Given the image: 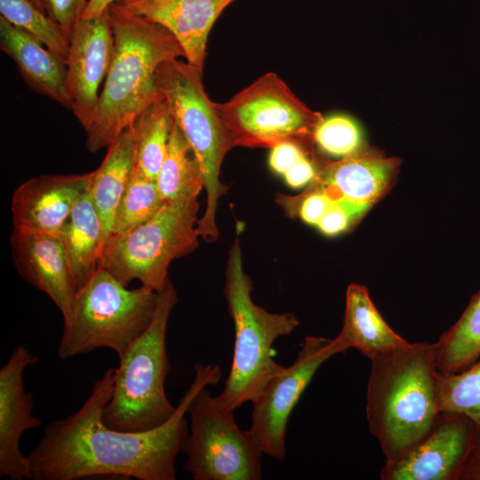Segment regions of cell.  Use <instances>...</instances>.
I'll use <instances>...</instances> for the list:
<instances>
[{
	"instance_id": "cell-1",
	"label": "cell",
	"mask_w": 480,
	"mask_h": 480,
	"mask_svg": "<svg viewBox=\"0 0 480 480\" xmlns=\"http://www.w3.org/2000/svg\"><path fill=\"white\" fill-rule=\"evenodd\" d=\"M194 372L190 387L166 422L150 430L128 432L108 428L102 419L115 381V368H108L93 383L77 412L46 426L38 444L27 456L31 479L174 480L175 459L188 436V407L202 388L215 386L221 377L215 364H196Z\"/></svg>"
},
{
	"instance_id": "cell-2",
	"label": "cell",
	"mask_w": 480,
	"mask_h": 480,
	"mask_svg": "<svg viewBox=\"0 0 480 480\" xmlns=\"http://www.w3.org/2000/svg\"><path fill=\"white\" fill-rule=\"evenodd\" d=\"M108 10L114 52L95 112L84 129L91 153L108 148L142 110L163 97L156 80L157 68L185 57L179 42L163 26L116 2Z\"/></svg>"
},
{
	"instance_id": "cell-3",
	"label": "cell",
	"mask_w": 480,
	"mask_h": 480,
	"mask_svg": "<svg viewBox=\"0 0 480 480\" xmlns=\"http://www.w3.org/2000/svg\"><path fill=\"white\" fill-rule=\"evenodd\" d=\"M437 344L406 345L371 358L366 417L386 462H396L433 430L439 415Z\"/></svg>"
},
{
	"instance_id": "cell-4",
	"label": "cell",
	"mask_w": 480,
	"mask_h": 480,
	"mask_svg": "<svg viewBox=\"0 0 480 480\" xmlns=\"http://www.w3.org/2000/svg\"><path fill=\"white\" fill-rule=\"evenodd\" d=\"M252 281L243 268L238 239L232 244L225 272L224 294L235 327L232 365L217 404L235 411L252 402L285 367L272 357V346L290 335L299 321L290 312L270 313L252 300Z\"/></svg>"
},
{
	"instance_id": "cell-5",
	"label": "cell",
	"mask_w": 480,
	"mask_h": 480,
	"mask_svg": "<svg viewBox=\"0 0 480 480\" xmlns=\"http://www.w3.org/2000/svg\"><path fill=\"white\" fill-rule=\"evenodd\" d=\"M177 300L176 289L168 279L158 292L151 324L119 358L112 395L102 414L108 428L147 431L166 422L176 411L165 394L164 381L171 368L166 332Z\"/></svg>"
},
{
	"instance_id": "cell-6",
	"label": "cell",
	"mask_w": 480,
	"mask_h": 480,
	"mask_svg": "<svg viewBox=\"0 0 480 480\" xmlns=\"http://www.w3.org/2000/svg\"><path fill=\"white\" fill-rule=\"evenodd\" d=\"M158 292L141 285L127 289L99 267L75 295L64 323L57 355L65 360L107 348L118 358L148 329L156 313Z\"/></svg>"
},
{
	"instance_id": "cell-7",
	"label": "cell",
	"mask_w": 480,
	"mask_h": 480,
	"mask_svg": "<svg viewBox=\"0 0 480 480\" xmlns=\"http://www.w3.org/2000/svg\"><path fill=\"white\" fill-rule=\"evenodd\" d=\"M202 76L203 73L179 59L163 62L156 73L158 90L201 166L206 206L198 219L197 229L200 237L211 243L219 236L218 202L228 189L220 180V166L226 154L235 146L215 102L205 92Z\"/></svg>"
},
{
	"instance_id": "cell-8",
	"label": "cell",
	"mask_w": 480,
	"mask_h": 480,
	"mask_svg": "<svg viewBox=\"0 0 480 480\" xmlns=\"http://www.w3.org/2000/svg\"><path fill=\"white\" fill-rule=\"evenodd\" d=\"M197 198L165 204L150 220L103 244L99 267L127 286L133 280L160 292L168 281L171 262L198 246Z\"/></svg>"
},
{
	"instance_id": "cell-9",
	"label": "cell",
	"mask_w": 480,
	"mask_h": 480,
	"mask_svg": "<svg viewBox=\"0 0 480 480\" xmlns=\"http://www.w3.org/2000/svg\"><path fill=\"white\" fill-rule=\"evenodd\" d=\"M215 106L235 147L272 148L292 142L314 153V134L323 116L276 73L264 74Z\"/></svg>"
},
{
	"instance_id": "cell-10",
	"label": "cell",
	"mask_w": 480,
	"mask_h": 480,
	"mask_svg": "<svg viewBox=\"0 0 480 480\" xmlns=\"http://www.w3.org/2000/svg\"><path fill=\"white\" fill-rule=\"evenodd\" d=\"M187 412L190 434L183 451L184 469L195 480H260L263 452L242 430L234 412L220 407L202 388L190 402Z\"/></svg>"
},
{
	"instance_id": "cell-11",
	"label": "cell",
	"mask_w": 480,
	"mask_h": 480,
	"mask_svg": "<svg viewBox=\"0 0 480 480\" xmlns=\"http://www.w3.org/2000/svg\"><path fill=\"white\" fill-rule=\"evenodd\" d=\"M348 348L340 334L332 340L306 336L293 364L252 402V423L247 432L263 454L279 460L285 458L287 423L300 396L322 364Z\"/></svg>"
},
{
	"instance_id": "cell-12",
	"label": "cell",
	"mask_w": 480,
	"mask_h": 480,
	"mask_svg": "<svg viewBox=\"0 0 480 480\" xmlns=\"http://www.w3.org/2000/svg\"><path fill=\"white\" fill-rule=\"evenodd\" d=\"M477 440L474 423L466 416L439 412L431 433L405 456L387 463L382 480H460Z\"/></svg>"
},
{
	"instance_id": "cell-13",
	"label": "cell",
	"mask_w": 480,
	"mask_h": 480,
	"mask_svg": "<svg viewBox=\"0 0 480 480\" xmlns=\"http://www.w3.org/2000/svg\"><path fill=\"white\" fill-rule=\"evenodd\" d=\"M114 52L108 10L91 19H80L69 36L66 60L67 89L71 110L84 129L95 112Z\"/></svg>"
},
{
	"instance_id": "cell-14",
	"label": "cell",
	"mask_w": 480,
	"mask_h": 480,
	"mask_svg": "<svg viewBox=\"0 0 480 480\" xmlns=\"http://www.w3.org/2000/svg\"><path fill=\"white\" fill-rule=\"evenodd\" d=\"M38 358L25 347H16L0 369V477L31 479L27 456L20 449L23 433L42 426L33 415L31 393L25 390L23 373Z\"/></svg>"
},
{
	"instance_id": "cell-15",
	"label": "cell",
	"mask_w": 480,
	"mask_h": 480,
	"mask_svg": "<svg viewBox=\"0 0 480 480\" xmlns=\"http://www.w3.org/2000/svg\"><path fill=\"white\" fill-rule=\"evenodd\" d=\"M399 166L398 158L364 147L337 162L321 164L308 188L366 213L389 190Z\"/></svg>"
},
{
	"instance_id": "cell-16",
	"label": "cell",
	"mask_w": 480,
	"mask_h": 480,
	"mask_svg": "<svg viewBox=\"0 0 480 480\" xmlns=\"http://www.w3.org/2000/svg\"><path fill=\"white\" fill-rule=\"evenodd\" d=\"M93 173L40 175L20 184L11 202L13 228L56 236L89 191Z\"/></svg>"
},
{
	"instance_id": "cell-17",
	"label": "cell",
	"mask_w": 480,
	"mask_h": 480,
	"mask_svg": "<svg viewBox=\"0 0 480 480\" xmlns=\"http://www.w3.org/2000/svg\"><path fill=\"white\" fill-rule=\"evenodd\" d=\"M236 0H117L133 13L165 28L179 42L187 62L203 73L206 44L221 12Z\"/></svg>"
},
{
	"instance_id": "cell-18",
	"label": "cell",
	"mask_w": 480,
	"mask_h": 480,
	"mask_svg": "<svg viewBox=\"0 0 480 480\" xmlns=\"http://www.w3.org/2000/svg\"><path fill=\"white\" fill-rule=\"evenodd\" d=\"M10 244L20 276L47 294L60 311L64 323L67 322L72 313L76 290L58 237L13 228Z\"/></svg>"
},
{
	"instance_id": "cell-19",
	"label": "cell",
	"mask_w": 480,
	"mask_h": 480,
	"mask_svg": "<svg viewBox=\"0 0 480 480\" xmlns=\"http://www.w3.org/2000/svg\"><path fill=\"white\" fill-rule=\"evenodd\" d=\"M0 48L16 64L28 86L71 110L66 63L25 30L0 16Z\"/></svg>"
},
{
	"instance_id": "cell-20",
	"label": "cell",
	"mask_w": 480,
	"mask_h": 480,
	"mask_svg": "<svg viewBox=\"0 0 480 480\" xmlns=\"http://www.w3.org/2000/svg\"><path fill=\"white\" fill-rule=\"evenodd\" d=\"M56 236L76 292L98 269L103 246L101 222L89 191L76 203Z\"/></svg>"
},
{
	"instance_id": "cell-21",
	"label": "cell",
	"mask_w": 480,
	"mask_h": 480,
	"mask_svg": "<svg viewBox=\"0 0 480 480\" xmlns=\"http://www.w3.org/2000/svg\"><path fill=\"white\" fill-rule=\"evenodd\" d=\"M135 164L136 145L130 125L107 148L100 165L93 171L89 189L101 222L103 244L111 235L116 209Z\"/></svg>"
},
{
	"instance_id": "cell-22",
	"label": "cell",
	"mask_w": 480,
	"mask_h": 480,
	"mask_svg": "<svg viewBox=\"0 0 480 480\" xmlns=\"http://www.w3.org/2000/svg\"><path fill=\"white\" fill-rule=\"evenodd\" d=\"M340 334L350 348H356L370 359L409 343L385 322L367 289L358 284H352L347 289L343 327Z\"/></svg>"
},
{
	"instance_id": "cell-23",
	"label": "cell",
	"mask_w": 480,
	"mask_h": 480,
	"mask_svg": "<svg viewBox=\"0 0 480 480\" xmlns=\"http://www.w3.org/2000/svg\"><path fill=\"white\" fill-rule=\"evenodd\" d=\"M156 181L165 204L197 198L204 186L200 164L175 122Z\"/></svg>"
},
{
	"instance_id": "cell-24",
	"label": "cell",
	"mask_w": 480,
	"mask_h": 480,
	"mask_svg": "<svg viewBox=\"0 0 480 480\" xmlns=\"http://www.w3.org/2000/svg\"><path fill=\"white\" fill-rule=\"evenodd\" d=\"M174 119L164 97L142 110L131 124L136 145L135 168L156 180L164 161Z\"/></svg>"
},
{
	"instance_id": "cell-25",
	"label": "cell",
	"mask_w": 480,
	"mask_h": 480,
	"mask_svg": "<svg viewBox=\"0 0 480 480\" xmlns=\"http://www.w3.org/2000/svg\"><path fill=\"white\" fill-rule=\"evenodd\" d=\"M436 344V366L443 374L463 371L480 357V291Z\"/></svg>"
},
{
	"instance_id": "cell-26",
	"label": "cell",
	"mask_w": 480,
	"mask_h": 480,
	"mask_svg": "<svg viewBox=\"0 0 480 480\" xmlns=\"http://www.w3.org/2000/svg\"><path fill=\"white\" fill-rule=\"evenodd\" d=\"M164 204L156 180L135 168L116 209L111 235L124 233L144 223Z\"/></svg>"
},
{
	"instance_id": "cell-27",
	"label": "cell",
	"mask_w": 480,
	"mask_h": 480,
	"mask_svg": "<svg viewBox=\"0 0 480 480\" xmlns=\"http://www.w3.org/2000/svg\"><path fill=\"white\" fill-rule=\"evenodd\" d=\"M437 407L439 412H456L468 417L480 436V357L463 371L440 373Z\"/></svg>"
},
{
	"instance_id": "cell-28",
	"label": "cell",
	"mask_w": 480,
	"mask_h": 480,
	"mask_svg": "<svg viewBox=\"0 0 480 480\" xmlns=\"http://www.w3.org/2000/svg\"><path fill=\"white\" fill-rule=\"evenodd\" d=\"M0 13L7 21L38 39L65 63L69 39L46 13L29 0H0Z\"/></svg>"
},
{
	"instance_id": "cell-29",
	"label": "cell",
	"mask_w": 480,
	"mask_h": 480,
	"mask_svg": "<svg viewBox=\"0 0 480 480\" xmlns=\"http://www.w3.org/2000/svg\"><path fill=\"white\" fill-rule=\"evenodd\" d=\"M314 140L324 153L342 158L364 148L359 125L345 115L323 117L316 128Z\"/></svg>"
},
{
	"instance_id": "cell-30",
	"label": "cell",
	"mask_w": 480,
	"mask_h": 480,
	"mask_svg": "<svg viewBox=\"0 0 480 480\" xmlns=\"http://www.w3.org/2000/svg\"><path fill=\"white\" fill-rule=\"evenodd\" d=\"M45 12L69 39L76 23L82 18L89 0H43Z\"/></svg>"
},
{
	"instance_id": "cell-31",
	"label": "cell",
	"mask_w": 480,
	"mask_h": 480,
	"mask_svg": "<svg viewBox=\"0 0 480 480\" xmlns=\"http://www.w3.org/2000/svg\"><path fill=\"white\" fill-rule=\"evenodd\" d=\"M365 213L348 204L333 202L316 227L327 236H335L346 231Z\"/></svg>"
},
{
	"instance_id": "cell-32",
	"label": "cell",
	"mask_w": 480,
	"mask_h": 480,
	"mask_svg": "<svg viewBox=\"0 0 480 480\" xmlns=\"http://www.w3.org/2000/svg\"><path fill=\"white\" fill-rule=\"evenodd\" d=\"M315 157V153L307 150L292 142H283L271 148L268 164L270 168L278 174H284L304 156Z\"/></svg>"
},
{
	"instance_id": "cell-33",
	"label": "cell",
	"mask_w": 480,
	"mask_h": 480,
	"mask_svg": "<svg viewBox=\"0 0 480 480\" xmlns=\"http://www.w3.org/2000/svg\"><path fill=\"white\" fill-rule=\"evenodd\" d=\"M314 158L307 156L299 160L283 174L285 182L295 188L309 184L317 172L316 160Z\"/></svg>"
},
{
	"instance_id": "cell-34",
	"label": "cell",
	"mask_w": 480,
	"mask_h": 480,
	"mask_svg": "<svg viewBox=\"0 0 480 480\" xmlns=\"http://www.w3.org/2000/svg\"><path fill=\"white\" fill-rule=\"evenodd\" d=\"M460 480H480V436L462 471Z\"/></svg>"
},
{
	"instance_id": "cell-35",
	"label": "cell",
	"mask_w": 480,
	"mask_h": 480,
	"mask_svg": "<svg viewBox=\"0 0 480 480\" xmlns=\"http://www.w3.org/2000/svg\"><path fill=\"white\" fill-rule=\"evenodd\" d=\"M117 0H89L82 19H91L100 15Z\"/></svg>"
},
{
	"instance_id": "cell-36",
	"label": "cell",
	"mask_w": 480,
	"mask_h": 480,
	"mask_svg": "<svg viewBox=\"0 0 480 480\" xmlns=\"http://www.w3.org/2000/svg\"><path fill=\"white\" fill-rule=\"evenodd\" d=\"M29 1L40 12L46 13L43 0H29Z\"/></svg>"
}]
</instances>
